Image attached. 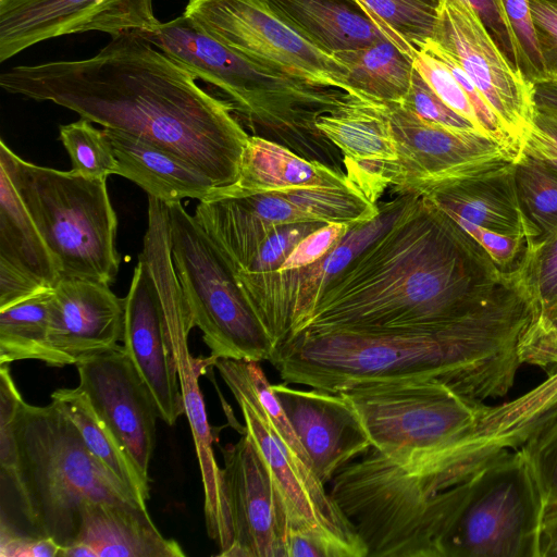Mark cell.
I'll return each instance as SVG.
<instances>
[{"mask_svg": "<svg viewBox=\"0 0 557 557\" xmlns=\"http://www.w3.org/2000/svg\"><path fill=\"white\" fill-rule=\"evenodd\" d=\"M0 86L169 150L218 188L237 180L249 135L232 106L138 32L112 36L87 59L13 66Z\"/></svg>", "mask_w": 557, "mask_h": 557, "instance_id": "cell-1", "label": "cell"}, {"mask_svg": "<svg viewBox=\"0 0 557 557\" xmlns=\"http://www.w3.org/2000/svg\"><path fill=\"white\" fill-rule=\"evenodd\" d=\"M535 314L516 269L486 305L456 321L419 330L300 332L270 362L285 383L330 393L369 382L434 380L483 401L513 386L520 341Z\"/></svg>", "mask_w": 557, "mask_h": 557, "instance_id": "cell-2", "label": "cell"}, {"mask_svg": "<svg viewBox=\"0 0 557 557\" xmlns=\"http://www.w3.org/2000/svg\"><path fill=\"white\" fill-rule=\"evenodd\" d=\"M508 274L449 215L408 194L394 222L329 283L300 332L438 326L482 308Z\"/></svg>", "mask_w": 557, "mask_h": 557, "instance_id": "cell-3", "label": "cell"}, {"mask_svg": "<svg viewBox=\"0 0 557 557\" xmlns=\"http://www.w3.org/2000/svg\"><path fill=\"white\" fill-rule=\"evenodd\" d=\"M0 528L50 537L62 548L78 536L82 511L106 503L148 511L86 446L79 431L53 400L29 405L9 364H0Z\"/></svg>", "mask_w": 557, "mask_h": 557, "instance_id": "cell-4", "label": "cell"}, {"mask_svg": "<svg viewBox=\"0 0 557 557\" xmlns=\"http://www.w3.org/2000/svg\"><path fill=\"white\" fill-rule=\"evenodd\" d=\"M140 34L197 79L221 89L233 113L252 128L320 133L314 125L318 116L336 109L348 96L338 88L265 69L203 34L184 14Z\"/></svg>", "mask_w": 557, "mask_h": 557, "instance_id": "cell-5", "label": "cell"}, {"mask_svg": "<svg viewBox=\"0 0 557 557\" xmlns=\"http://www.w3.org/2000/svg\"><path fill=\"white\" fill-rule=\"evenodd\" d=\"M0 166L52 252L62 278L111 285L121 256L107 180L27 162L0 140Z\"/></svg>", "mask_w": 557, "mask_h": 557, "instance_id": "cell-6", "label": "cell"}, {"mask_svg": "<svg viewBox=\"0 0 557 557\" xmlns=\"http://www.w3.org/2000/svg\"><path fill=\"white\" fill-rule=\"evenodd\" d=\"M165 208L176 276L190 321L202 332L210 357L270 361L275 345L221 250L181 201Z\"/></svg>", "mask_w": 557, "mask_h": 557, "instance_id": "cell-7", "label": "cell"}, {"mask_svg": "<svg viewBox=\"0 0 557 557\" xmlns=\"http://www.w3.org/2000/svg\"><path fill=\"white\" fill-rule=\"evenodd\" d=\"M544 510L524 451H505L471 478L445 557H541Z\"/></svg>", "mask_w": 557, "mask_h": 557, "instance_id": "cell-8", "label": "cell"}, {"mask_svg": "<svg viewBox=\"0 0 557 557\" xmlns=\"http://www.w3.org/2000/svg\"><path fill=\"white\" fill-rule=\"evenodd\" d=\"M341 393L359 414L372 448L386 456L465 444L487 408L434 380L369 382Z\"/></svg>", "mask_w": 557, "mask_h": 557, "instance_id": "cell-9", "label": "cell"}, {"mask_svg": "<svg viewBox=\"0 0 557 557\" xmlns=\"http://www.w3.org/2000/svg\"><path fill=\"white\" fill-rule=\"evenodd\" d=\"M139 258L144 261L152 280L161 310L162 324L172 360L177 371L181 393L205 492V517L209 536L222 556L232 544V534L221 493V468L213 454L211 426L198 380L215 360L193 358L188 349V334L194 327L174 269L169 243L157 240L148 244Z\"/></svg>", "mask_w": 557, "mask_h": 557, "instance_id": "cell-10", "label": "cell"}, {"mask_svg": "<svg viewBox=\"0 0 557 557\" xmlns=\"http://www.w3.org/2000/svg\"><path fill=\"white\" fill-rule=\"evenodd\" d=\"M183 14L203 34L265 69L350 95L346 69L285 25L262 0H189Z\"/></svg>", "mask_w": 557, "mask_h": 557, "instance_id": "cell-11", "label": "cell"}, {"mask_svg": "<svg viewBox=\"0 0 557 557\" xmlns=\"http://www.w3.org/2000/svg\"><path fill=\"white\" fill-rule=\"evenodd\" d=\"M385 104L398 159L386 165L384 181L401 195H421L440 184L507 168L521 152L484 133L447 128L400 103Z\"/></svg>", "mask_w": 557, "mask_h": 557, "instance_id": "cell-12", "label": "cell"}, {"mask_svg": "<svg viewBox=\"0 0 557 557\" xmlns=\"http://www.w3.org/2000/svg\"><path fill=\"white\" fill-rule=\"evenodd\" d=\"M408 195L385 203L368 223L349 228L317 262L289 271L238 272L236 278L249 306L276 348L307 324L329 283L397 218Z\"/></svg>", "mask_w": 557, "mask_h": 557, "instance_id": "cell-13", "label": "cell"}, {"mask_svg": "<svg viewBox=\"0 0 557 557\" xmlns=\"http://www.w3.org/2000/svg\"><path fill=\"white\" fill-rule=\"evenodd\" d=\"M433 40L467 73L521 147L535 112L533 84L503 53L474 9L466 0H440Z\"/></svg>", "mask_w": 557, "mask_h": 557, "instance_id": "cell-14", "label": "cell"}, {"mask_svg": "<svg viewBox=\"0 0 557 557\" xmlns=\"http://www.w3.org/2000/svg\"><path fill=\"white\" fill-rule=\"evenodd\" d=\"M221 493L232 544L223 557H286L288 505L251 436L221 447Z\"/></svg>", "mask_w": 557, "mask_h": 557, "instance_id": "cell-15", "label": "cell"}, {"mask_svg": "<svg viewBox=\"0 0 557 557\" xmlns=\"http://www.w3.org/2000/svg\"><path fill=\"white\" fill-rule=\"evenodd\" d=\"M160 23L152 0H0V62L60 36L152 33Z\"/></svg>", "mask_w": 557, "mask_h": 557, "instance_id": "cell-16", "label": "cell"}, {"mask_svg": "<svg viewBox=\"0 0 557 557\" xmlns=\"http://www.w3.org/2000/svg\"><path fill=\"white\" fill-rule=\"evenodd\" d=\"M75 366L79 376L77 387L87 395L140 473L149 479L159 416L124 346L117 344Z\"/></svg>", "mask_w": 557, "mask_h": 557, "instance_id": "cell-17", "label": "cell"}, {"mask_svg": "<svg viewBox=\"0 0 557 557\" xmlns=\"http://www.w3.org/2000/svg\"><path fill=\"white\" fill-rule=\"evenodd\" d=\"M272 388L324 485L372 447L359 414L342 393L298 389L287 383Z\"/></svg>", "mask_w": 557, "mask_h": 557, "instance_id": "cell-18", "label": "cell"}, {"mask_svg": "<svg viewBox=\"0 0 557 557\" xmlns=\"http://www.w3.org/2000/svg\"><path fill=\"white\" fill-rule=\"evenodd\" d=\"M125 298L110 285L62 278L51 289L49 366L64 367L117 345L123 339Z\"/></svg>", "mask_w": 557, "mask_h": 557, "instance_id": "cell-19", "label": "cell"}, {"mask_svg": "<svg viewBox=\"0 0 557 557\" xmlns=\"http://www.w3.org/2000/svg\"><path fill=\"white\" fill-rule=\"evenodd\" d=\"M124 298V349L147 387L159 418L173 425L185 414L183 397L158 296L149 272L139 258Z\"/></svg>", "mask_w": 557, "mask_h": 557, "instance_id": "cell-20", "label": "cell"}, {"mask_svg": "<svg viewBox=\"0 0 557 557\" xmlns=\"http://www.w3.org/2000/svg\"><path fill=\"white\" fill-rule=\"evenodd\" d=\"M513 165L436 185L423 196L453 220H462L497 233L536 240L517 191Z\"/></svg>", "mask_w": 557, "mask_h": 557, "instance_id": "cell-21", "label": "cell"}, {"mask_svg": "<svg viewBox=\"0 0 557 557\" xmlns=\"http://www.w3.org/2000/svg\"><path fill=\"white\" fill-rule=\"evenodd\" d=\"M314 125L343 152L348 175L380 181L384 168L398 159L385 103L348 94Z\"/></svg>", "mask_w": 557, "mask_h": 557, "instance_id": "cell-22", "label": "cell"}, {"mask_svg": "<svg viewBox=\"0 0 557 557\" xmlns=\"http://www.w3.org/2000/svg\"><path fill=\"white\" fill-rule=\"evenodd\" d=\"M117 160V175L165 203L205 200L218 187L205 173L173 152L137 136L104 128Z\"/></svg>", "mask_w": 557, "mask_h": 557, "instance_id": "cell-23", "label": "cell"}, {"mask_svg": "<svg viewBox=\"0 0 557 557\" xmlns=\"http://www.w3.org/2000/svg\"><path fill=\"white\" fill-rule=\"evenodd\" d=\"M350 184L355 183L347 174L322 162L301 158L268 138L249 135L240 157L237 180L216 188L208 198Z\"/></svg>", "mask_w": 557, "mask_h": 557, "instance_id": "cell-24", "label": "cell"}, {"mask_svg": "<svg viewBox=\"0 0 557 557\" xmlns=\"http://www.w3.org/2000/svg\"><path fill=\"white\" fill-rule=\"evenodd\" d=\"M557 418V368L547 377L513 400L487 406L467 449L478 468L505 451L520 448Z\"/></svg>", "mask_w": 557, "mask_h": 557, "instance_id": "cell-25", "label": "cell"}, {"mask_svg": "<svg viewBox=\"0 0 557 557\" xmlns=\"http://www.w3.org/2000/svg\"><path fill=\"white\" fill-rule=\"evenodd\" d=\"M262 1L290 29L332 57L387 38L356 0Z\"/></svg>", "mask_w": 557, "mask_h": 557, "instance_id": "cell-26", "label": "cell"}, {"mask_svg": "<svg viewBox=\"0 0 557 557\" xmlns=\"http://www.w3.org/2000/svg\"><path fill=\"white\" fill-rule=\"evenodd\" d=\"M75 542L85 544L94 557L185 556L176 541L165 539L158 531L148 511L106 503L85 505Z\"/></svg>", "mask_w": 557, "mask_h": 557, "instance_id": "cell-27", "label": "cell"}, {"mask_svg": "<svg viewBox=\"0 0 557 557\" xmlns=\"http://www.w3.org/2000/svg\"><path fill=\"white\" fill-rule=\"evenodd\" d=\"M0 269L23 275L48 289L61 280L52 252L1 166Z\"/></svg>", "mask_w": 557, "mask_h": 557, "instance_id": "cell-28", "label": "cell"}, {"mask_svg": "<svg viewBox=\"0 0 557 557\" xmlns=\"http://www.w3.org/2000/svg\"><path fill=\"white\" fill-rule=\"evenodd\" d=\"M347 71L352 96L382 103H403L414 72V58L387 38L333 55Z\"/></svg>", "mask_w": 557, "mask_h": 557, "instance_id": "cell-29", "label": "cell"}, {"mask_svg": "<svg viewBox=\"0 0 557 557\" xmlns=\"http://www.w3.org/2000/svg\"><path fill=\"white\" fill-rule=\"evenodd\" d=\"M79 431L88 449L140 500L149 499L146 479L120 445L108 425L99 418L87 395L78 387L59 388L51 394Z\"/></svg>", "mask_w": 557, "mask_h": 557, "instance_id": "cell-30", "label": "cell"}, {"mask_svg": "<svg viewBox=\"0 0 557 557\" xmlns=\"http://www.w3.org/2000/svg\"><path fill=\"white\" fill-rule=\"evenodd\" d=\"M51 289L0 309V364L29 359L49 364Z\"/></svg>", "mask_w": 557, "mask_h": 557, "instance_id": "cell-31", "label": "cell"}, {"mask_svg": "<svg viewBox=\"0 0 557 557\" xmlns=\"http://www.w3.org/2000/svg\"><path fill=\"white\" fill-rule=\"evenodd\" d=\"M375 26L414 58L434 37L440 0H356Z\"/></svg>", "mask_w": 557, "mask_h": 557, "instance_id": "cell-32", "label": "cell"}, {"mask_svg": "<svg viewBox=\"0 0 557 557\" xmlns=\"http://www.w3.org/2000/svg\"><path fill=\"white\" fill-rule=\"evenodd\" d=\"M513 172L522 210L541 239L557 228V168L520 152Z\"/></svg>", "mask_w": 557, "mask_h": 557, "instance_id": "cell-33", "label": "cell"}, {"mask_svg": "<svg viewBox=\"0 0 557 557\" xmlns=\"http://www.w3.org/2000/svg\"><path fill=\"white\" fill-rule=\"evenodd\" d=\"M60 140L66 149L71 171L94 180H107L117 174V160L103 128L98 129L87 119L61 125Z\"/></svg>", "mask_w": 557, "mask_h": 557, "instance_id": "cell-34", "label": "cell"}, {"mask_svg": "<svg viewBox=\"0 0 557 557\" xmlns=\"http://www.w3.org/2000/svg\"><path fill=\"white\" fill-rule=\"evenodd\" d=\"M519 269L537 317L557 301V228L528 244Z\"/></svg>", "mask_w": 557, "mask_h": 557, "instance_id": "cell-35", "label": "cell"}, {"mask_svg": "<svg viewBox=\"0 0 557 557\" xmlns=\"http://www.w3.org/2000/svg\"><path fill=\"white\" fill-rule=\"evenodd\" d=\"M414 67L446 106L483 132L470 98L444 62L421 49L414 54Z\"/></svg>", "mask_w": 557, "mask_h": 557, "instance_id": "cell-36", "label": "cell"}, {"mask_svg": "<svg viewBox=\"0 0 557 557\" xmlns=\"http://www.w3.org/2000/svg\"><path fill=\"white\" fill-rule=\"evenodd\" d=\"M535 475L545 506L557 502V418L520 447Z\"/></svg>", "mask_w": 557, "mask_h": 557, "instance_id": "cell-37", "label": "cell"}, {"mask_svg": "<svg viewBox=\"0 0 557 557\" xmlns=\"http://www.w3.org/2000/svg\"><path fill=\"white\" fill-rule=\"evenodd\" d=\"M502 3L520 45L524 76L532 84L544 81L547 71L532 20L530 0H502Z\"/></svg>", "mask_w": 557, "mask_h": 557, "instance_id": "cell-38", "label": "cell"}, {"mask_svg": "<svg viewBox=\"0 0 557 557\" xmlns=\"http://www.w3.org/2000/svg\"><path fill=\"white\" fill-rule=\"evenodd\" d=\"M400 104L430 123L456 131L481 132L470 121L446 106L416 67L409 92Z\"/></svg>", "mask_w": 557, "mask_h": 557, "instance_id": "cell-39", "label": "cell"}, {"mask_svg": "<svg viewBox=\"0 0 557 557\" xmlns=\"http://www.w3.org/2000/svg\"><path fill=\"white\" fill-rule=\"evenodd\" d=\"M324 224L326 223L307 222L275 228L258 246L246 268L239 272L261 273L278 269L300 239Z\"/></svg>", "mask_w": 557, "mask_h": 557, "instance_id": "cell-40", "label": "cell"}, {"mask_svg": "<svg viewBox=\"0 0 557 557\" xmlns=\"http://www.w3.org/2000/svg\"><path fill=\"white\" fill-rule=\"evenodd\" d=\"M454 221L487 252L500 271L510 272L519 267L529 244L524 237L497 233L462 220Z\"/></svg>", "mask_w": 557, "mask_h": 557, "instance_id": "cell-41", "label": "cell"}, {"mask_svg": "<svg viewBox=\"0 0 557 557\" xmlns=\"http://www.w3.org/2000/svg\"><path fill=\"white\" fill-rule=\"evenodd\" d=\"M352 227L346 223H326L300 239L276 271L308 267L331 251Z\"/></svg>", "mask_w": 557, "mask_h": 557, "instance_id": "cell-42", "label": "cell"}, {"mask_svg": "<svg viewBox=\"0 0 557 557\" xmlns=\"http://www.w3.org/2000/svg\"><path fill=\"white\" fill-rule=\"evenodd\" d=\"M511 64L523 74V58L502 0H466ZM524 75V74H523Z\"/></svg>", "mask_w": 557, "mask_h": 557, "instance_id": "cell-43", "label": "cell"}, {"mask_svg": "<svg viewBox=\"0 0 557 557\" xmlns=\"http://www.w3.org/2000/svg\"><path fill=\"white\" fill-rule=\"evenodd\" d=\"M521 152L557 168V110L535 104L531 126L521 141Z\"/></svg>", "mask_w": 557, "mask_h": 557, "instance_id": "cell-44", "label": "cell"}, {"mask_svg": "<svg viewBox=\"0 0 557 557\" xmlns=\"http://www.w3.org/2000/svg\"><path fill=\"white\" fill-rule=\"evenodd\" d=\"M62 547L50 537L32 536L0 528L1 557H60Z\"/></svg>", "mask_w": 557, "mask_h": 557, "instance_id": "cell-45", "label": "cell"}, {"mask_svg": "<svg viewBox=\"0 0 557 557\" xmlns=\"http://www.w3.org/2000/svg\"><path fill=\"white\" fill-rule=\"evenodd\" d=\"M286 557H332L323 540L310 528L288 525Z\"/></svg>", "mask_w": 557, "mask_h": 557, "instance_id": "cell-46", "label": "cell"}, {"mask_svg": "<svg viewBox=\"0 0 557 557\" xmlns=\"http://www.w3.org/2000/svg\"><path fill=\"white\" fill-rule=\"evenodd\" d=\"M541 557H557V503L545 506L541 532Z\"/></svg>", "mask_w": 557, "mask_h": 557, "instance_id": "cell-47", "label": "cell"}, {"mask_svg": "<svg viewBox=\"0 0 557 557\" xmlns=\"http://www.w3.org/2000/svg\"><path fill=\"white\" fill-rule=\"evenodd\" d=\"M536 323L557 331V301L533 319Z\"/></svg>", "mask_w": 557, "mask_h": 557, "instance_id": "cell-48", "label": "cell"}, {"mask_svg": "<svg viewBox=\"0 0 557 557\" xmlns=\"http://www.w3.org/2000/svg\"><path fill=\"white\" fill-rule=\"evenodd\" d=\"M549 104L557 109V89L553 90L549 96Z\"/></svg>", "mask_w": 557, "mask_h": 557, "instance_id": "cell-49", "label": "cell"}, {"mask_svg": "<svg viewBox=\"0 0 557 557\" xmlns=\"http://www.w3.org/2000/svg\"><path fill=\"white\" fill-rule=\"evenodd\" d=\"M557 503V502H556Z\"/></svg>", "mask_w": 557, "mask_h": 557, "instance_id": "cell-50", "label": "cell"}]
</instances>
